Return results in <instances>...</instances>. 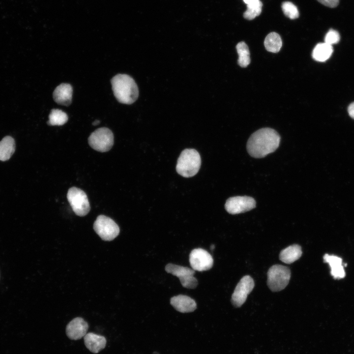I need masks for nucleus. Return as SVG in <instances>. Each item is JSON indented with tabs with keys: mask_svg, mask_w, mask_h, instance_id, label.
<instances>
[{
	"mask_svg": "<svg viewBox=\"0 0 354 354\" xmlns=\"http://www.w3.org/2000/svg\"><path fill=\"white\" fill-rule=\"evenodd\" d=\"M244 2L247 4H249L257 1L258 0H243Z\"/></svg>",
	"mask_w": 354,
	"mask_h": 354,
	"instance_id": "28",
	"label": "nucleus"
},
{
	"mask_svg": "<svg viewBox=\"0 0 354 354\" xmlns=\"http://www.w3.org/2000/svg\"><path fill=\"white\" fill-rule=\"evenodd\" d=\"M99 122H100L99 120H96L92 123V125H97L99 123Z\"/></svg>",
	"mask_w": 354,
	"mask_h": 354,
	"instance_id": "29",
	"label": "nucleus"
},
{
	"mask_svg": "<svg viewBox=\"0 0 354 354\" xmlns=\"http://www.w3.org/2000/svg\"><path fill=\"white\" fill-rule=\"evenodd\" d=\"M323 258L324 262L329 264L331 268V274L334 278H343L345 276V271L341 258L326 254Z\"/></svg>",
	"mask_w": 354,
	"mask_h": 354,
	"instance_id": "16",
	"label": "nucleus"
},
{
	"mask_svg": "<svg viewBox=\"0 0 354 354\" xmlns=\"http://www.w3.org/2000/svg\"><path fill=\"white\" fill-rule=\"evenodd\" d=\"M86 347L91 352L97 354L103 350L106 345V339L103 336L89 332L84 337Z\"/></svg>",
	"mask_w": 354,
	"mask_h": 354,
	"instance_id": "15",
	"label": "nucleus"
},
{
	"mask_svg": "<svg viewBox=\"0 0 354 354\" xmlns=\"http://www.w3.org/2000/svg\"><path fill=\"white\" fill-rule=\"evenodd\" d=\"M236 49L238 55V64L241 67H246L250 62V52L247 45L244 42H240L236 45Z\"/></svg>",
	"mask_w": 354,
	"mask_h": 354,
	"instance_id": "21",
	"label": "nucleus"
},
{
	"mask_svg": "<svg viewBox=\"0 0 354 354\" xmlns=\"http://www.w3.org/2000/svg\"><path fill=\"white\" fill-rule=\"evenodd\" d=\"M214 245H212L211 246V250H212V249L213 250V249H214Z\"/></svg>",
	"mask_w": 354,
	"mask_h": 354,
	"instance_id": "30",
	"label": "nucleus"
},
{
	"mask_svg": "<svg viewBox=\"0 0 354 354\" xmlns=\"http://www.w3.org/2000/svg\"><path fill=\"white\" fill-rule=\"evenodd\" d=\"M88 328L87 322L83 318L77 317L68 324L66 327V333L69 339L77 340L85 336Z\"/></svg>",
	"mask_w": 354,
	"mask_h": 354,
	"instance_id": "12",
	"label": "nucleus"
},
{
	"mask_svg": "<svg viewBox=\"0 0 354 354\" xmlns=\"http://www.w3.org/2000/svg\"><path fill=\"white\" fill-rule=\"evenodd\" d=\"M322 4L329 7H335L339 3V0H317Z\"/></svg>",
	"mask_w": 354,
	"mask_h": 354,
	"instance_id": "26",
	"label": "nucleus"
},
{
	"mask_svg": "<svg viewBox=\"0 0 354 354\" xmlns=\"http://www.w3.org/2000/svg\"><path fill=\"white\" fill-rule=\"evenodd\" d=\"M284 15L291 19H295L299 17V11L297 7L292 2L285 1L281 5Z\"/></svg>",
	"mask_w": 354,
	"mask_h": 354,
	"instance_id": "24",
	"label": "nucleus"
},
{
	"mask_svg": "<svg viewBox=\"0 0 354 354\" xmlns=\"http://www.w3.org/2000/svg\"><path fill=\"white\" fill-rule=\"evenodd\" d=\"M93 229L105 241L113 240L119 233L117 224L112 219L104 215L97 216L93 224Z\"/></svg>",
	"mask_w": 354,
	"mask_h": 354,
	"instance_id": "7",
	"label": "nucleus"
},
{
	"mask_svg": "<svg viewBox=\"0 0 354 354\" xmlns=\"http://www.w3.org/2000/svg\"><path fill=\"white\" fill-rule=\"evenodd\" d=\"M302 253L299 245L293 244L282 250L279 254V258L283 263L290 264L299 259Z\"/></svg>",
	"mask_w": 354,
	"mask_h": 354,
	"instance_id": "17",
	"label": "nucleus"
},
{
	"mask_svg": "<svg viewBox=\"0 0 354 354\" xmlns=\"http://www.w3.org/2000/svg\"><path fill=\"white\" fill-rule=\"evenodd\" d=\"M255 283L249 275L243 276L236 286L232 295V302L236 307L241 306L246 301L248 295L252 292Z\"/></svg>",
	"mask_w": 354,
	"mask_h": 354,
	"instance_id": "10",
	"label": "nucleus"
},
{
	"mask_svg": "<svg viewBox=\"0 0 354 354\" xmlns=\"http://www.w3.org/2000/svg\"><path fill=\"white\" fill-rule=\"evenodd\" d=\"M333 52L332 46L325 42L318 43L312 52V57L316 61L323 62L328 59Z\"/></svg>",
	"mask_w": 354,
	"mask_h": 354,
	"instance_id": "19",
	"label": "nucleus"
},
{
	"mask_svg": "<svg viewBox=\"0 0 354 354\" xmlns=\"http://www.w3.org/2000/svg\"><path fill=\"white\" fill-rule=\"evenodd\" d=\"M67 198L73 211L79 216H84L89 211L90 207L87 195L80 188L72 187L69 189Z\"/></svg>",
	"mask_w": 354,
	"mask_h": 354,
	"instance_id": "6",
	"label": "nucleus"
},
{
	"mask_svg": "<svg viewBox=\"0 0 354 354\" xmlns=\"http://www.w3.org/2000/svg\"><path fill=\"white\" fill-rule=\"evenodd\" d=\"M170 303L176 310L181 313L192 312L197 308L196 303L193 298L183 295L172 297Z\"/></svg>",
	"mask_w": 354,
	"mask_h": 354,
	"instance_id": "13",
	"label": "nucleus"
},
{
	"mask_svg": "<svg viewBox=\"0 0 354 354\" xmlns=\"http://www.w3.org/2000/svg\"><path fill=\"white\" fill-rule=\"evenodd\" d=\"M263 3L260 0L247 4V9L243 13V17L247 20H253L258 16L262 12Z\"/></svg>",
	"mask_w": 354,
	"mask_h": 354,
	"instance_id": "23",
	"label": "nucleus"
},
{
	"mask_svg": "<svg viewBox=\"0 0 354 354\" xmlns=\"http://www.w3.org/2000/svg\"><path fill=\"white\" fill-rule=\"evenodd\" d=\"M189 262L193 270L203 271L209 270L212 267L213 260L207 251L202 248H197L190 252Z\"/></svg>",
	"mask_w": 354,
	"mask_h": 354,
	"instance_id": "11",
	"label": "nucleus"
},
{
	"mask_svg": "<svg viewBox=\"0 0 354 354\" xmlns=\"http://www.w3.org/2000/svg\"><path fill=\"white\" fill-rule=\"evenodd\" d=\"M73 88L72 86L66 83L58 86L53 92L54 101L59 104L68 106L72 101Z\"/></svg>",
	"mask_w": 354,
	"mask_h": 354,
	"instance_id": "14",
	"label": "nucleus"
},
{
	"mask_svg": "<svg viewBox=\"0 0 354 354\" xmlns=\"http://www.w3.org/2000/svg\"><path fill=\"white\" fill-rule=\"evenodd\" d=\"M114 96L123 104H131L138 98L139 90L134 79L127 74H117L111 80Z\"/></svg>",
	"mask_w": 354,
	"mask_h": 354,
	"instance_id": "2",
	"label": "nucleus"
},
{
	"mask_svg": "<svg viewBox=\"0 0 354 354\" xmlns=\"http://www.w3.org/2000/svg\"><path fill=\"white\" fill-rule=\"evenodd\" d=\"M264 45L267 51L272 53H277L282 47V41L278 33L272 32L266 36Z\"/></svg>",
	"mask_w": 354,
	"mask_h": 354,
	"instance_id": "20",
	"label": "nucleus"
},
{
	"mask_svg": "<svg viewBox=\"0 0 354 354\" xmlns=\"http://www.w3.org/2000/svg\"><path fill=\"white\" fill-rule=\"evenodd\" d=\"M348 111L350 116L354 119V102L349 105L348 108Z\"/></svg>",
	"mask_w": 354,
	"mask_h": 354,
	"instance_id": "27",
	"label": "nucleus"
},
{
	"mask_svg": "<svg viewBox=\"0 0 354 354\" xmlns=\"http://www.w3.org/2000/svg\"><path fill=\"white\" fill-rule=\"evenodd\" d=\"M340 40V35L336 30L330 29L326 34L324 42L329 45L337 43Z\"/></svg>",
	"mask_w": 354,
	"mask_h": 354,
	"instance_id": "25",
	"label": "nucleus"
},
{
	"mask_svg": "<svg viewBox=\"0 0 354 354\" xmlns=\"http://www.w3.org/2000/svg\"><path fill=\"white\" fill-rule=\"evenodd\" d=\"M88 142L89 146L95 150L103 152L108 151L114 145L113 133L108 128H99L90 135Z\"/></svg>",
	"mask_w": 354,
	"mask_h": 354,
	"instance_id": "5",
	"label": "nucleus"
},
{
	"mask_svg": "<svg viewBox=\"0 0 354 354\" xmlns=\"http://www.w3.org/2000/svg\"><path fill=\"white\" fill-rule=\"evenodd\" d=\"M280 142L278 133L270 128H263L253 133L247 143L248 153L254 158H263L276 150Z\"/></svg>",
	"mask_w": 354,
	"mask_h": 354,
	"instance_id": "1",
	"label": "nucleus"
},
{
	"mask_svg": "<svg viewBox=\"0 0 354 354\" xmlns=\"http://www.w3.org/2000/svg\"><path fill=\"white\" fill-rule=\"evenodd\" d=\"M167 272L178 277L182 286L187 289H194L198 285L197 279L194 276L195 270L188 267L173 264H168L165 266Z\"/></svg>",
	"mask_w": 354,
	"mask_h": 354,
	"instance_id": "8",
	"label": "nucleus"
},
{
	"mask_svg": "<svg viewBox=\"0 0 354 354\" xmlns=\"http://www.w3.org/2000/svg\"><path fill=\"white\" fill-rule=\"evenodd\" d=\"M201 164L199 152L192 148L183 150L180 154L176 166L178 174L185 177L195 176L198 172Z\"/></svg>",
	"mask_w": 354,
	"mask_h": 354,
	"instance_id": "3",
	"label": "nucleus"
},
{
	"mask_svg": "<svg viewBox=\"0 0 354 354\" xmlns=\"http://www.w3.org/2000/svg\"><path fill=\"white\" fill-rule=\"evenodd\" d=\"M256 206L254 198L249 196H235L229 198L225 205L227 211L236 214L249 211Z\"/></svg>",
	"mask_w": 354,
	"mask_h": 354,
	"instance_id": "9",
	"label": "nucleus"
},
{
	"mask_svg": "<svg viewBox=\"0 0 354 354\" xmlns=\"http://www.w3.org/2000/svg\"><path fill=\"white\" fill-rule=\"evenodd\" d=\"M15 150L14 139L11 136H6L0 141V160H8Z\"/></svg>",
	"mask_w": 354,
	"mask_h": 354,
	"instance_id": "18",
	"label": "nucleus"
},
{
	"mask_svg": "<svg viewBox=\"0 0 354 354\" xmlns=\"http://www.w3.org/2000/svg\"><path fill=\"white\" fill-rule=\"evenodd\" d=\"M267 284L273 292L280 291L288 285L291 278V270L287 266L275 265L267 271Z\"/></svg>",
	"mask_w": 354,
	"mask_h": 354,
	"instance_id": "4",
	"label": "nucleus"
},
{
	"mask_svg": "<svg viewBox=\"0 0 354 354\" xmlns=\"http://www.w3.org/2000/svg\"><path fill=\"white\" fill-rule=\"evenodd\" d=\"M47 124L50 125H62L68 120L67 114L59 109H52L49 116Z\"/></svg>",
	"mask_w": 354,
	"mask_h": 354,
	"instance_id": "22",
	"label": "nucleus"
}]
</instances>
